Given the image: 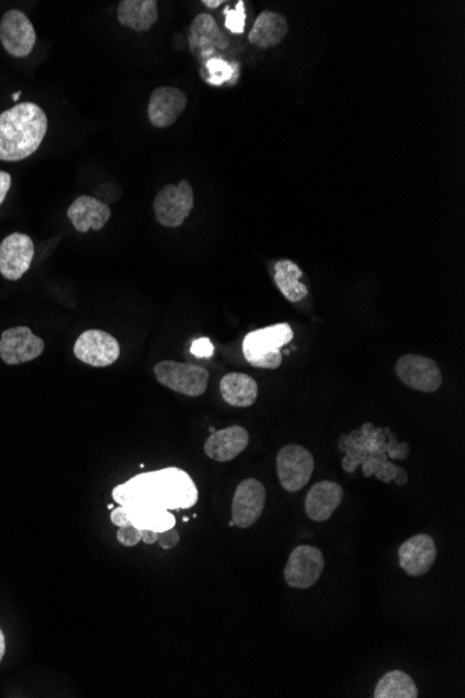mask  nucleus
Masks as SVG:
<instances>
[{
    "label": "nucleus",
    "instance_id": "nucleus-33",
    "mask_svg": "<svg viewBox=\"0 0 465 698\" xmlns=\"http://www.w3.org/2000/svg\"><path fill=\"white\" fill-rule=\"evenodd\" d=\"M6 653V640L5 634H3L2 629H0V662H2L3 657Z\"/></svg>",
    "mask_w": 465,
    "mask_h": 698
},
{
    "label": "nucleus",
    "instance_id": "nucleus-14",
    "mask_svg": "<svg viewBox=\"0 0 465 698\" xmlns=\"http://www.w3.org/2000/svg\"><path fill=\"white\" fill-rule=\"evenodd\" d=\"M45 350L44 340L27 327L6 329L0 338V359L9 366H19L38 359Z\"/></svg>",
    "mask_w": 465,
    "mask_h": 698
},
{
    "label": "nucleus",
    "instance_id": "nucleus-7",
    "mask_svg": "<svg viewBox=\"0 0 465 698\" xmlns=\"http://www.w3.org/2000/svg\"><path fill=\"white\" fill-rule=\"evenodd\" d=\"M280 484L287 492H298L310 483L314 474L315 462L312 453L304 446L291 444L283 446L276 459Z\"/></svg>",
    "mask_w": 465,
    "mask_h": 698
},
{
    "label": "nucleus",
    "instance_id": "nucleus-34",
    "mask_svg": "<svg viewBox=\"0 0 465 698\" xmlns=\"http://www.w3.org/2000/svg\"><path fill=\"white\" fill-rule=\"evenodd\" d=\"M205 6L211 7V9H216V7H219L222 5V0H204Z\"/></svg>",
    "mask_w": 465,
    "mask_h": 698
},
{
    "label": "nucleus",
    "instance_id": "nucleus-11",
    "mask_svg": "<svg viewBox=\"0 0 465 698\" xmlns=\"http://www.w3.org/2000/svg\"><path fill=\"white\" fill-rule=\"evenodd\" d=\"M0 42L13 58H26L33 52L37 33L26 14L17 9L5 13L0 21Z\"/></svg>",
    "mask_w": 465,
    "mask_h": 698
},
{
    "label": "nucleus",
    "instance_id": "nucleus-13",
    "mask_svg": "<svg viewBox=\"0 0 465 698\" xmlns=\"http://www.w3.org/2000/svg\"><path fill=\"white\" fill-rule=\"evenodd\" d=\"M33 239L23 233H12L0 243V274L7 281H19L33 264Z\"/></svg>",
    "mask_w": 465,
    "mask_h": 698
},
{
    "label": "nucleus",
    "instance_id": "nucleus-25",
    "mask_svg": "<svg viewBox=\"0 0 465 698\" xmlns=\"http://www.w3.org/2000/svg\"><path fill=\"white\" fill-rule=\"evenodd\" d=\"M375 698H417L418 689L413 678L403 671L386 673L375 687Z\"/></svg>",
    "mask_w": 465,
    "mask_h": 698
},
{
    "label": "nucleus",
    "instance_id": "nucleus-30",
    "mask_svg": "<svg viewBox=\"0 0 465 698\" xmlns=\"http://www.w3.org/2000/svg\"><path fill=\"white\" fill-rule=\"evenodd\" d=\"M191 353L197 357H209L214 353V346L207 338L198 339L191 346Z\"/></svg>",
    "mask_w": 465,
    "mask_h": 698
},
{
    "label": "nucleus",
    "instance_id": "nucleus-26",
    "mask_svg": "<svg viewBox=\"0 0 465 698\" xmlns=\"http://www.w3.org/2000/svg\"><path fill=\"white\" fill-rule=\"evenodd\" d=\"M226 28L233 34H243L246 28V7L243 0L237 3L236 9L230 10L229 7L225 10Z\"/></svg>",
    "mask_w": 465,
    "mask_h": 698
},
{
    "label": "nucleus",
    "instance_id": "nucleus-22",
    "mask_svg": "<svg viewBox=\"0 0 465 698\" xmlns=\"http://www.w3.org/2000/svg\"><path fill=\"white\" fill-rule=\"evenodd\" d=\"M117 20L131 30L148 31L158 21V3L155 0H122L117 6Z\"/></svg>",
    "mask_w": 465,
    "mask_h": 698
},
{
    "label": "nucleus",
    "instance_id": "nucleus-31",
    "mask_svg": "<svg viewBox=\"0 0 465 698\" xmlns=\"http://www.w3.org/2000/svg\"><path fill=\"white\" fill-rule=\"evenodd\" d=\"M10 187H12V176L7 172L0 170V205L3 204L7 193H9Z\"/></svg>",
    "mask_w": 465,
    "mask_h": 698
},
{
    "label": "nucleus",
    "instance_id": "nucleus-35",
    "mask_svg": "<svg viewBox=\"0 0 465 698\" xmlns=\"http://www.w3.org/2000/svg\"><path fill=\"white\" fill-rule=\"evenodd\" d=\"M20 95H21V92L17 91L16 94L13 95V101L14 102L19 101Z\"/></svg>",
    "mask_w": 465,
    "mask_h": 698
},
{
    "label": "nucleus",
    "instance_id": "nucleus-2",
    "mask_svg": "<svg viewBox=\"0 0 465 698\" xmlns=\"http://www.w3.org/2000/svg\"><path fill=\"white\" fill-rule=\"evenodd\" d=\"M339 449L346 453L342 467L347 473H354L358 466H362L364 477L375 476L382 483L388 484L390 481H396L404 471L388 459L386 428L382 430L374 424H364L360 430L343 435L339 441Z\"/></svg>",
    "mask_w": 465,
    "mask_h": 698
},
{
    "label": "nucleus",
    "instance_id": "nucleus-28",
    "mask_svg": "<svg viewBox=\"0 0 465 698\" xmlns=\"http://www.w3.org/2000/svg\"><path fill=\"white\" fill-rule=\"evenodd\" d=\"M117 541L124 547H136L143 541V530L137 529V527L131 526V524L119 527V530H117Z\"/></svg>",
    "mask_w": 465,
    "mask_h": 698
},
{
    "label": "nucleus",
    "instance_id": "nucleus-19",
    "mask_svg": "<svg viewBox=\"0 0 465 698\" xmlns=\"http://www.w3.org/2000/svg\"><path fill=\"white\" fill-rule=\"evenodd\" d=\"M110 215L112 212H110L109 205L91 196L76 198L67 209V216L72 221L74 229L80 233L90 232L91 229H104Z\"/></svg>",
    "mask_w": 465,
    "mask_h": 698
},
{
    "label": "nucleus",
    "instance_id": "nucleus-17",
    "mask_svg": "<svg viewBox=\"0 0 465 698\" xmlns=\"http://www.w3.org/2000/svg\"><path fill=\"white\" fill-rule=\"evenodd\" d=\"M248 444H250V434L246 428L233 425L225 430L214 432L205 442L204 452L215 462H232L246 451Z\"/></svg>",
    "mask_w": 465,
    "mask_h": 698
},
{
    "label": "nucleus",
    "instance_id": "nucleus-1",
    "mask_svg": "<svg viewBox=\"0 0 465 698\" xmlns=\"http://www.w3.org/2000/svg\"><path fill=\"white\" fill-rule=\"evenodd\" d=\"M120 506L112 509L110 520L117 527L131 526L140 530L175 529L172 510L193 508L198 502L197 485L186 471L168 467L138 474L112 492Z\"/></svg>",
    "mask_w": 465,
    "mask_h": 698
},
{
    "label": "nucleus",
    "instance_id": "nucleus-20",
    "mask_svg": "<svg viewBox=\"0 0 465 698\" xmlns=\"http://www.w3.org/2000/svg\"><path fill=\"white\" fill-rule=\"evenodd\" d=\"M188 44L194 53L201 52L202 55H207L215 49H226L229 46V40L219 30L214 17L204 13L195 17L191 24Z\"/></svg>",
    "mask_w": 465,
    "mask_h": 698
},
{
    "label": "nucleus",
    "instance_id": "nucleus-6",
    "mask_svg": "<svg viewBox=\"0 0 465 698\" xmlns=\"http://www.w3.org/2000/svg\"><path fill=\"white\" fill-rule=\"evenodd\" d=\"M194 208V191L187 180L163 187L154 201L156 221L165 228H179Z\"/></svg>",
    "mask_w": 465,
    "mask_h": 698
},
{
    "label": "nucleus",
    "instance_id": "nucleus-10",
    "mask_svg": "<svg viewBox=\"0 0 465 698\" xmlns=\"http://www.w3.org/2000/svg\"><path fill=\"white\" fill-rule=\"evenodd\" d=\"M74 356L88 366L109 367L119 359L120 345L110 333L101 329H90L78 336L74 345Z\"/></svg>",
    "mask_w": 465,
    "mask_h": 698
},
{
    "label": "nucleus",
    "instance_id": "nucleus-8",
    "mask_svg": "<svg viewBox=\"0 0 465 698\" xmlns=\"http://www.w3.org/2000/svg\"><path fill=\"white\" fill-rule=\"evenodd\" d=\"M396 374L400 381L413 391L438 392L443 384V374L438 363L420 354H406L396 363Z\"/></svg>",
    "mask_w": 465,
    "mask_h": 698
},
{
    "label": "nucleus",
    "instance_id": "nucleus-32",
    "mask_svg": "<svg viewBox=\"0 0 465 698\" xmlns=\"http://www.w3.org/2000/svg\"><path fill=\"white\" fill-rule=\"evenodd\" d=\"M143 541L147 545L155 544V542H158V531L143 530Z\"/></svg>",
    "mask_w": 465,
    "mask_h": 698
},
{
    "label": "nucleus",
    "instance_id": "nucleus-23",
    "mask_svg": "<svg viewBox=\"0 0 465 698\" xmlns=\"http://www.w3.org/2000/svg\"><path fill=\"white\" fill-rule=\"evenodd\" d=\"M289 33V24L285 17L278 13L262 12L255 20L248 41L258 48L266 49L279 45Z\"/></svg>",
    "mask_w": 465,
    "mask_h": 698
},
{
    "label": "nucleus",
    "instance_id": "nucleus-3",
    "mask_svg": "<svg viewBox=\"0 0 465 698\" xmlns=\"http://www.w3.org/2000/svg\"><path fill=\"white\" fill-rule=\"evenodd\" d=\"M48 131V118L33 102L14 105L0 115V161H23L37 152Z\"/></svg>",
    "mask_w": 465,
    "mask_h": 698
},
{
    "label": "nucleus",
    "instance_id": "nucleus-4",
    "mask_svg": "<svg viewBox=\"0 0 465 698\" xmlns=\"http://www.w3.org/2000/svg\"><path fill=\"white\" fill-rule=\"evenodd\" d=\"M293 339V328L286 322L257 329L244 338L243 354L252 367L276 370L282 366L283 347Z\"/></svg>",
    "mask_w": 465,
    "mask_h": 698
},
{
    "label": "nucleus",
    "instance_id": "nucleus-18",
    "mask_svg": "<svg viewBox=\"0 0 465 698\" xmlns=\"http://www.w3.org/2000/svg\"><path fill=\"white\" fill-rule=\"evenodd\" d=\"M344 491L339 484L333 481H319L312 485L307 498H305V513L312 522H326L335 515L340 503L343 502Z\"/></svg>",
    "mask_w": 465,
    "mask_h": 698
},
{
    "label": "nucleus",
    "instance_id": "nucleus-27",
    "mask_svg": "<svg viewBox=\"0 0 465 698\" xmlns=\"http://www.w3.org/2000/svg\"><path fill=\"white\" fill-rule=\"evenodd\" d=\"M208 70L211 73L212 79L211 84H222L223 81L232 79L233 69L232 66L227 65L226 62L220 59H211L208 62Z\"/></svg>",
    "mask_w": 465,
    "mask_h": 698
},
{
    "label": "nucleus",
    "instance_id": "nucleus-15",
    "mask_svg": "<svg viewBox=\"0 0 465 698\" xmlns=\"http://www.w3.org/2000/svg\"><path fill=\"white\" fill-rule=\"evenodd\" d=\"M438 558L435 540L428 534H417L399 548L400 568L410 577L429 573Z\"/></svg>",
    "mask_w": 465,
    "mask_h": 698
},
{
    "label": "nucleus",
    "instance_id": "nucleus-5",
    "mask_svg": "<svg viewBox=\"0 0 465 698\" xmlns=\"http://www.w3.org/2000/svg\"><path fill=\"white\" fill-rule=\"evenodd\" d=\"M154 371L159 384L180 395L198 398L207 392L209 372L204 367L165 360L156 364Z\"/></svg>",
    "mask_w": 465,
    "mask_h": 698
},
{
    "label": "nucleus",
    "instance_id": "nucleus-9",
    "mask_svg": "<svg viewBox=\"0 0 465 698\" xmlns=\"http://www.w3.org/2000/svg\"><path fill=\"white\" fill-rule=\"evenodd\" d=\"M325 558L321 549L312 545H298L291 551L285 568L287 586L308 590L321 579Z\"/></svg>",
    "mask_w": 465,
    "mask_h": 698
},
{
    "label": "nucleus",
    "instance_id": "nucleus-21",
    "mask_svg": "<svg viewBox=\"0 0 465 698\" xmlns=\"http://www.w3.org/2000/svg\"><path fill=\"white\" fill-rule=\"evenodd\" d=\"M220 395L229 406L251 407L258 399V384L243 372H230L220 381Z\"/></svg>",
    "mask_w": 465,
    "mask_h": 698
},
{
    "label": "nucleus",
    "instance_id": "nucleus-29",
    "mask_svg": "<svg viewBox=\"0 0 465 698\" xmlns=\"http://www.w3.org/2000/svg\"><path fill=\"white\" fill-rule=\"evenodd\" d=\"M179 542L180 535L179 531L176 529L165 530L158 533V544L161 545L162 549H166V551L177 547Z\"/></svg>",
    "mask_w": 465,
    "mask_h": 698
},
{
    "label": "nucleus",
    "instance_id": "nucleus-12",
    "mask_svg": "<svg viewBox=\"0 0 465 698\" xmlns=\"http://www.w3.org/2000/svg\"><path fill=\"white\" fill-rule=\"evenodd\" d=\"M265 505V485L257 478H247L239 484L233 495V526L240 527V529H250L264 513Z\"/></svg>",
    "mask_w": 465,
    "mask_h": 698
},
{
    "label": "nucleus",
    "instance_id": "nucleus-16",
    "mask_svg": "<svg viewBox=\"0 0 465 698\" xmlns=\"http://www.w3.org/2000/svg\"><path fill=\"white\" fill-rule=\"evenodd\" d=\"M187 95L179 88H156L149 98L148 118L158 129L173 126L187 106Z\"/></svg>",
    "mask_w": 465,
    "mask_h": 698
},
{
    "label": "nucleus",
    "instance_id": "nucleus-24",
    "mask_svg": "<svg viewBox=\"0 0 465 698\" xmlns=\"http://www.w3.org/2000/svg\"><path fill=\"white\" fill-rule=\"evenodd\" d=\"M303 271L296 262L280 260L275 265V283L290 303H298L308 296V289L300 282Z\"/></svg>",
    "mask_w": 465,
    "mask_h": 698
}]
</instances>
